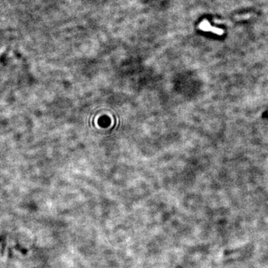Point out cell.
Instances as JSON below:
<instances>
[{
	"mask_svg": "<svg viewBox=\"0 0 268 268\" xmlns=\"http://www.w3.org/2000/svg\"><path fill=\"white\" fill-rule=\"evenodd\" d=\"M199 28L200 30H202V31H211V32L219 34V35H220V34H222L223 33V31H221V29H219V28H214V27L211 26L209 22H207L206 20H204L200 22V24L199 25Z\"/></svg>",
	"mask_w": 268,
	"mask_h": 268,
	"instance_id": "cell-1",
	"label": "cell"
}]
</instances>
